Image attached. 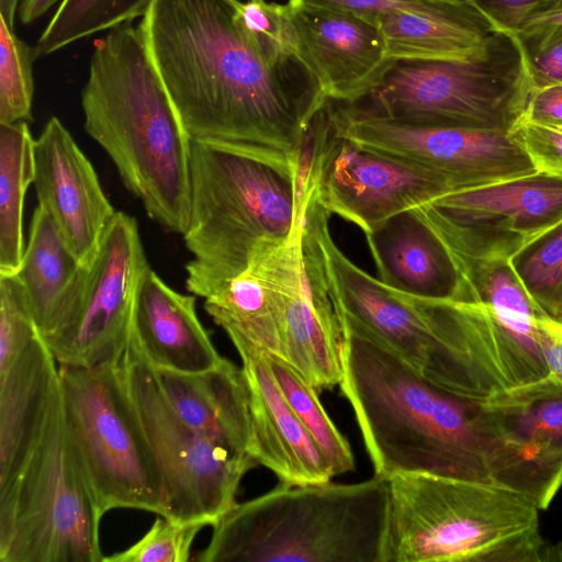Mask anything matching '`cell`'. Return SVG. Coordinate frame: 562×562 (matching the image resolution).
<instances>
[{"instance_id": "18", "label": "cell", "mask_w": 562, "mask_h": 562, "mask_svg": "<svg viewBox=\"0 0 562 562\" xmlns=\"http://www.w3.org/2000/svg\"><path fill=\"white\" fill-rule=\"evenodd\" d=\"M297 59L329 101L356 104L371 94L396 60L379 29L353 14L288 0Z\"/></svg>"}, {"instance_id": "17", "label": "cell", "mask_w": 562, "mask_h": 562, "mask_svg": "<svg viewBox=\"0 0 562 562\" xmlns=\"http://www.w3.org/2000/svg\"><path fill=\"white\" fill-rule=\"evenodd\" d=\"M328 250L348 323L426 379L459 395V376L450 352L415 305L353 263L333 237Z\"/></svg>"}, {"instance_id": "26", "label": "cell", "mask_w": 562, "mask_h": 562, "mask_svg": "<svg viewBox=\"0 0 562 562\" xmlns=\"http://www.w3.org/2000/svg\"><path fill=\"white\" fill-rule=\"evenodd\" d=\"M81 268L52 215L38 205L33 212L21 265L13 276L42 337L59 324Z\"/></svg>"}, {"instance_id": "1", "label": "cell", "mask_w": 562, "mask_h": 562, "mask_svg": "<svg viewBox=\"0 0 562 562\" xmlns=\"http://www.w3.org/2000/svg\"><path fill=\"white\" fill-rule=\"evenodd\" d=\"M240 0H155L139 30L192 139L296 153L329 100L299 61L266 55Z\"/></svg>"}, {"instance_id": "39", "label": "cell", "mask_w": 562, "mask_h": 562, "mask_svg": "<svg viewBox=\"0 0 562 562\" xmlns=\"http://www.w3.org/2000/svg\"><path fill=\"white\" fill-rule=\"evenodd\" d=\"M521 119L562 130V83L531 89Z\"/></svg>"}, {"instance_id": "2", "label": "cell", "mask_w": 562, "mask_h": 562, "mask_svg": "<svg viewBox=\"0 0 562 562\" xmlns=\"http://www.w3.org/2000/svg\"><path fill=\"white\" fill-rule=\"evenodd\" d=\"M341 363L339 385L374 474H430L495 485L496 443L482 401L435 384L347 318Z\"/></svg>"}, {"instance_id": "35", "label": "cell", "mask_w": 562, "mask_h": 562, "mask_svg": "<svg viewBox=\"0 0 562 562\" xmlns=\"http://www.w3.org/2000/svg\"><path fill=\"white\" fill-rule=\"evenodd\" d=\"M516 35L531 89L562 83V23L529 25Z\"/></svg>"}, {"instance_id": "9", "label": "cell", "mask_w": 562, "mask_h": 562, "mask_svg": "<svg viewBox=\"0 0 562 562\" xmlns=\"http://www.w3.org/2000/svg\"><path fill=\"white\" fill-rule=\"evenodd\" d=\"M58 367L67 437L99 514L134 508L162 516L160 474L119 361Z\"/></svg>"}, {"instance_id": "5", "label": "cell", "mask_w": 562, "mask_h": 562, "mask_svg": "<svg viewBox=\"0 0 562 562\" xmlns=\"http://www.w3.org/2000/svg\"><path fill=\"white\" fill-rule=\"evenodd\" d=\"M387 480L282 483L236 503L214 525L200 562H381Z\"/></svg>"}, {"instance_id": "6", "label": "cell", "mask_w": 562, "mask_h": 562, "mask_svg": "<svg viewBox=\"0 0 562 562\" xmlns=\"http://www.w3.org/2000/svg\"><path fill=\"white\" fill-rule=\"evenodd\" d=\"M386 480L381 562L562 561V544L540 533V509L517 492L430 474Z\"/></svg>"}, {"instance_id": "30", "label": "cell", "mask_w": 562, "mask_h": 562, "mask_svg": "<svg viewBox=\"0 0 562 562\" xmlns=\"http://www.w3.org/2000/svg\"><path fill=\"white\" fill-rule=\"evenodd\" d=\"M155 0H61L34 48V57L144 16Z\"/></svg>"}, {"instance_id": "32", "label": "cell", "mask_w": 562, "mask_h": 562, "mask_svg": "<svg viewBox=\"0 0 562 562\" xmlns=\"http://www.w3.org/2000/svg\"><path fill=\"white\" fill-rule=\"evenodd\" d=\"M34 49L0 15V124L32 121Z\"/></svg>"}, {"instance_id": "38", "label": "cell", "mask_w": 562, "mask_h": 562, "mask_svg": "<svg viewBox=\"0 0 562 562\" xmlns=\"http://www.w3.org/2000/svg\"><path fill=\"white\" fill-rule=\"evenodd\" d=\"M512 133L525 148L537 172L562 178V130L520 119Z\"/></svg>"}, {"instance_id": "11", "label": "cell", "mask_w": 562, "mask_h": 562, "mask_svg": "<svg viewBox=\"0 0 562 562\" xmlns=\"http://www.w3.org/2000/svg\"><path fill=\"white\" fill-rule=\"evenodd\" d=\"M147 267L136 218L116 211L94 254L82 265L59 324L43 337L58 366L93 368L120 360Z\"/></svg>"}, {"instance_id": "20", "label": "cell", "mask_w": 562, "mask_h": 562, "mask_svg": "<svg viewBox=\"0 0 562 562\" xmlns=\"http://www.w3.org/2000/svg\"><path fill=\"white\" fill-rule=\"evenodd\" d=\"M507 459L544 499L562 486V380L554 374L482 402Z\"/></svg>"}, {"instance_id": "19", "label": "cell", "mask_w": 562, "mask_h": 562, "mask_svg": "<svg viewBox=\"0 0 562 562\" xmlns=\"http://www.w3.org/2000/svg\"><path fill=\"white\" fill-rule=\"evenodd\" d=\"M33 184L38 205L52 215L75 256L86 263L116 211L92 164L56 116L34 139Z\"/></svg>"}, {"instance_id": "27", "label": "cell", "mask_w": 562, "mask_h": 562, "mask_svg": "<svg viewBox=\"0 0 562 562\" xmlns=\"http://www.w3.org/2000/svg\"><path fill=\"white\" fill-rule=\"evenodd\" d=\"M34 181V138L27 122L0 124V274H14L24 250L23 209Z\"/></svg>"}, {"instance_id": "41", "label": "cell", "mask_w": 562, "mask_h": 562, "mask_svg": "<svg viewBox=\"0 0 562 562\" xmlns=\"http://www.w3.org/2000/svg\"><path fill=\"white\" fill-rule=\"evenodd\" d=\"M59 0H23L19 7V16L22 23L29 24L41 15Z\"/></svg>"}, {"instance_id": "22", "label": "cell", "mask_w": 562, "mask_h": 562, "mask_svg": "<svg viewBox=\"0 0 562 562\" xmlns=\"http://www.w3.org/2000/svg\"><path fill=\"white\" fill-rule=\"evenodd\" d=\"M366 239L385 285L426 299L475 302L449 248L413 210L392 216Z\"/></svg>"}, {"instance_id": "37", "label": "cell", "mask_w": 562, "mask_h": 562, "mask_svg": "<svg viewBox=\"0 0 562 562\" xmlns=\"http://www.w3.org/2000/svg\"><path fill=\"white\" fill-rule=\"evenodd\" d=\"M475 11L495 32L516 34L532 16L562 0H454Z\"/></svg>"}, {"instance_id": "34", "label": "cell", "mask_w": 562, "mask_h": 562, "mask_svg": "<svg viewBox=\"0 0 562 562\" xmlns=\"http://www.w3.org/2000/svg\"><path fill=\"white\" fill-rule=\"evenodd\" d=\"M204 521L180 522L159 516L150 529L127 549L104 557L103 562H187Z\"/></svg>"}, {"instance_id": "28", "label": "cell", "mask_w": 562, "mask_h": 562, "mask_svg": "<svg viewBox=\"0 0 562 562\" xmlns=\"http://www.w3.org/2000/svg\"><path fill=\"white\" fill-rule=\"evenodd\" d=\"M452 255L471 285L475 302L486 305L514 335L541 349L537 322L546 315L530 297L509 258Z\"/></svg>"}, {"instance_id": "12", "label": "cell", "mask_w": 562, "mask_h": 562, "mask_svg": "<svg viewBox=\"0 0 562 562\" xmlns=\"http://www.w3.org/2000/svg\"><path fill=\"white\" fill-rule=\"evenodd\" d=\"M326 109L312 123L305 189H313L327 214L352 223L368 236L392 216L460 190L442 172L338 137Z\"/></svg>"}, {"instance_id": "8", "label": "cell", "mask_w": 562, "mask_h": 562, "mask_svg": "<svg viewBox=\"0 0 562 562\" xmlns=\"http://www.w3.org/2000/svg\"><path fill=\"white\" fill-rule=\"evenodd\" d=\"M530 90L519 38L495 32L477 59L396 61L360 108L408 124L512 132Z\"/></svg>"}, {"instance_id": "40", "label": "cell", "mask_w": 562, "mask_h": 562, "mask_svg": "<svg viewBox=\"0 0 562 562\" xmlns=\"http://www.w3.org/2000/svg\"><path fill=\"white\" fill-rule=\"evenodd\" d=\"M537 325L549 373L562 380V322L542 316L538 319Z\"/></svg>"}, {"instance_id": "14", "label": "cell", "mask_w": 562, "mask_h": 562, "mask_svg": "<svg viewBox=\"0 0 562 562\" xmlns=\"http://www.w3.org/2000/svg\"><path fill=\"white\" fill-rule=\"evenodd\" d=\"M413 211L454 255L510 258L562 220V178L535 172L453 191Z\"/></svg>"}, {"instance_id": "36", "label": "cell", "mask_w": 562, "mask_h": 562, "mask_svg": "<svg viewBox=\"0 0 562 562\" xmlns=\"http://www.w3.org/2000/svg\"><path fill=\"white\" fill-rule=\"evenodd\" d=\"M300 2L353 14L372 24L384 14L412 11L425 14H456L469 7L454 0H297Z\"/></svg>"}, {"instance_id": "3", "label": "cell", "mask_w": 562, "mask_h": 562, "mask_svg": "<svg viewBox=\"0 0 562 562\" xmlns=\"http://www.w3.org/2000/svg\"><path fill=\"white\" fill-rule=\"evenodd\" d=\"M81 106L86 132L112 159L147 215L183 235L190 214L192 138L139 27L123 24L94 41Z\"/></svg>"}, {"instance_id": "4", "label": "cell", "mask_w": 562, "mask_h": 562, "mask_svg": "<svg viewBox=\"0 0 562 562\" xmlns=\"http://www.w3.org/2000/svg\"><path fill=\"white\" fill-rule=\"evenodd\" d=\"M299 151V150H297ZM297 151L192 139L187 290L203 299L237 278L299 225Z\"/></svg>"}, {"instance_id": "7", "label": "cell", "mask_w": 562, "mask_h": 562, "mask_svg": "<svg viewBox=\"0 0 562 562\" xmlns=\"http://www.w3.org/2000/svg\"><path fill=\"white\" fill-rule=\"evenodd\" d=\"M101 518L67 437L58 384L37 441L0 488V562H103Z\"/></svg>"}, {"instance_id": "33", "label": "cell", "mask_w": 562, "mask_h": 562, "mask_svg": "<svg viewBox=\"0 0 562 562\" xmlns=\"http://www.w3.org/2000/svg\"><path fill=\"white\" fill-rule=\"evenodd\" d=\"M237 13L244 27L268 57L279 63L299 60L296 35L286 2L240 1Z\"/></svg>"}, {"instance_id": "23", "label": "cell", "mask_w": 562, "mask_h": 562, "mask_svg": "<svg viewBox=\"0 0 562 562\" xmlns=\"http://www.w3.org/2000/svg\"><path fill=\"white\" fill-rule=\"evenodd\" d=\"M195 295L170 288L150 266L135 295L131 337L156 369L193 373L215 367L222 356L200 322Z\"/></svg>"}, {"instance_id": "29", "label": "cell", "mask_w": 562, "mask_h": 562, "mask_svg": "<svg viewBox=\"0 0 562 562\" xmlns=\"http://www.w3.org/2000/svg\"><path fill=\"white\" fill-rule=\"evenodd\" d=\"M265 353L283 396L324 454L334 475L355 470L351 447L324 409L317 390L284 359Z\"/></svg>"}, {"instance_id": "15", "label": "cell", "mask_w": 562, "mask_h": 562, "mask_svg": "<svg viewBox=\"0 0 562 562\" xmlns=\"http://www.w3.org/2000/svg\"><path fill=\"white\" fill-rule=\"evenodd\" d=\"M59 384V367L18 279L0 274V488L37 441Z\"/></svg>"}, {"instance_id": "10", "label": "cell", "mask_w": 562, "mask_h": 562, "mask_svg": "<svg viewBox=\"0 0 562 562\" xmlns=\"http://www.w3.org/2000/svg\"><path fill=\"white\" fill-rule=\"evenodd\" d=\"M119 367L160 474L162 516L213 526L237 503L243 477L258 462L250 456L226 450L188 425L132 337Z\"/></svg>"}, {"instance_id": "42", "label": "cell", "mask_w": 562, "mask_h": 562, "mask_svg": "<svg viewBox=\"0 0 562 562\" xmlns=\"http://www.w3.org/2000/svg\"><path fill=\"white\" fill-rule=\"evenodd\" d=\"M18 5L19 0H0V15L5 20L12 30L14 26Z\"/></svg>"}, {"instance_id": "21", "label": "cell", "mask_w": 562, "mask_h": 562, "mask_svg": "<svg viewBox=\"0 0 562 562\" xmlns=\"http://www.w3.org/2000/svg\"><path fill=\"white\" fill-rule=\"evenodd\" d=\"M246 381L252 457L282 483H326L335 476L324 454L283 396L260 348L229 337Z\"/></svg>"}, {"instance_id": "16", "label": "cell", "mask_w": 562, "mask_h": 562, "mask_svg": "<svg viewBox=\"0 0 562 562\" xmlns=\"http://www.w3.org/2000/svg\"><path fill=\"white\" fill-rule=\"evenodd\" d=\"M401 293L450 352L463 397L486 401L549 374L542 350L508 330L486 305Z\"/></svg>"}, {"instance_id": "31", "label": "cell", "mask_w": 562, "mask_h": 562, "mask_svg": "<svg viewBox=\"0 0 562 562\" xmlns=\"http://www.w3.org/2000/svg\"><path fill=\"white\" fill-rule=\"evenodd\" d=\"M509 262L539 310L562 322V220L525 244Z\"/></svg>"}, {"instance_id": "13", "label": "cell", "mask_w": 562, "mask_h": 562, "mask_svg": "<svg viewBox=\"0 0 562 562\" xmlns=\"http://www.w3.org/2000/svg\"><path fill=\"white\" fill-rule=\"evenodd\" d=\"M334 133L359 147L451 177L460 190L537 172L509 131L418 125L371 114L356 104L327 105Z\"/></svg>"}, {"instance_id": "25", "label": "cell", "mask_w": 562, "mask_h": 562, "mask_svg": "<svg viewBox=\"0 0 562 562\" xmlns=\"http://www.w3.org/2000/svg\"><path fill=\"white\" fill-rule=\"evenodd\" d=\"M393 60L464 61L484 56L495 33L472 9L456 14L396 11L374 21Z\"/></svg>"}, {"instance_id": "24", "label": "cell", "mask_w": 562, "mask_h": 562, "mask_svg": "<svg viewBox=\"0 0 562 562\" xmlns=\"http://www.w3.org/2000/svg\"><path fill=\"white\" fill-rule=\"evenodd\" d=\"M155 370L166 396L188 425L226 450L252 457L249 397L241 368L222 358L200 372Z\"/></svg>"}]
</instances>
